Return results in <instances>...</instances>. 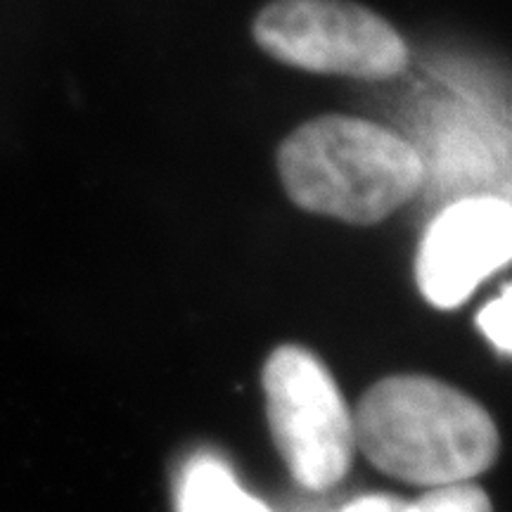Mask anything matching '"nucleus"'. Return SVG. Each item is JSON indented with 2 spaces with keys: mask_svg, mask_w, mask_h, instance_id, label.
Returning <instances> with one entry per match:
<instances>
[{
  "mask_svg": "<svg viewBox=\"0 0 512 512\" xmlns=\"http://www.w3.org/2000/svg\"><path fill=\"white\" fill-rule=\"evenodd\" d=\"M252 34L273 60L313 74L389 79L411 60L399 31L351 0H273Z\"/></svg>",
  "mask_w": 512,
  "mask_h": 512,
  "instance_id": "nucleus-4",
  "label": "nucleus"
},
{
  "mask_svg": "<svg viewBox=\"0 0 512 512\" xmlns=\"http://www.w3.org/2000/svg\"><path fill=\"white\" fill-rule=\"evenodd\" d=\"M268 425L292 477L311 491L342 482L354 458V415L316 354L283 344L264 366Z\"/></svg>",
  "mask_w": 512,
  "mask_h": 512,
  "instance_id": "nucleus-3",
  "label": "nucleus"
},
{
  "mask_svg": "<svg viewBox=\"0 0 512 512\" xmlns=\"http://www.w3.org/2000/svg\"><path fill=\"white\" fill-rule=\"evenodd\" d=\"M356 446L377 470L401 482H472L496 463L498 430L479 403L425 375L384 377L354 413Z\"/></svg>",
  "mask_w": 512,
  "mask_h": 512,
  "instance_id": "nucleus-1",
  "label": "nucleus"
},
{
  "mask_svg": "<svg viewBox=\"0 0 512 512\" xmlns=\"http://www.w3.org/2000/svg\"><path fill=\"white\" fill-rule=\"evenodd\" d=\"M512 256V209L505 197L472 195L434 216L415 256L422 297L456 309Z\"/></svg>",
  "mask_w": 512,
  "mask_h": 512,
  "instance_id": "nucleus-5",
  "label": "nucleus"
},
{
  "mask_svg": "<svg viewBox=\"0 0 512 512\" xmlns=\"http://www.w3.org/2000/svg\"><path fill=\"white\" fill-rule=\"evenodd\" d=\"M510 287L505 285L501 297L489 302L477 313V325L501 354H510Z\"/></svg>",
  "mask_w": 512,
  "mask_h": 512,
  "instance_id": "nucleus-8",
  "label": "nucleus"
},
{
  "mask_svg": "<svg viewBox=\"0 0 512 512\" xmlns=\"http://www.w3.org/2000/svg\"><path fill=\"white\" fill-rule=\"evenodd\" d=\"M181 512H271L240 489L219 460H200L188 470L181 489Z\"/></svg>",
  "mask_w": 512,
  "mask_h": 512,
  "instance_id": "nucleus-6",
  "label": "nucleus"
},
{
  "mask_svg": "<svg viewBox=\"0 0 512 512\" xmlns=\"http://www.w3.org/2000/svg\"><path fill=\"white\" fill-rule=\"evenodd\" d=\"M401 512H491V503L482 486L458 482L430 489L420 501L403 505Z\"/></svg>",
  "mask_w": 512,
  "mask_h": 512,
  "instance_id": "nucleus-7",
  "label": "nucleus"
},
{
  "mask_svg": "<svg viewBox=\"0 0 512 512\" xmlns=\"http://www.w3.org/2000/svg\"><path fill=\"white\" fill-rule=\"evenodd\" d=\"M403 505L392 501V498H380V496H368L361 498V501L351 503L349 508L342 512H401Z\"/></svg>",
  "mask_w": 512,
  "mask_h": 512,
  "instance_id": "nucleus-9",
  "label": "nucleus"
},
{
  "mask_svg": "<svg viewBox=\"0 0 512 512\" xmlns=\"http://www.w3.org/2000/svg\"><path fill=\"white\" fill-rule=\"evenodd\" d=\"M278 174L299 209L373 226L425 188L427 164L418 147L392 128L325 114L280 143Z\"/></svg>",
  "mask_w": 512,
  "mask_h": 512,
  "instance_id": "nucleus-2",
  "label": "nucleus"
}]
</instances>
